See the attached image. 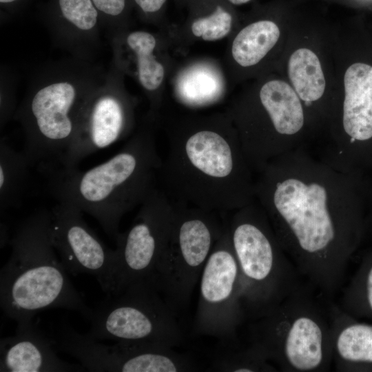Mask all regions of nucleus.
<instances>
[{"label":"nucleus","instance_id":"nucleus-20","mask_svg":"<svg viewBox=\"0 0 372 372\" xmlns=\"http://www.w3.org/2000/svg\"><path fill=\"white\" fill-rule=\"evenodd\" d=\"M178 92L185 101L203 104L216 99L223 92L220 75L206 65H196L185 70L179 77Z\"/></svg>","mask_w":372,"mask_h":372},{"label":"nucleus","instance_id":"nucleus-7","mask_svg":"<svg viewBox=\"0 0 372 372\" xmlns=\"http://www.w3.org/2000/svg\"><path fill=\"white\" fill-rule=\"evenodd\" d=\"M174 204L172 229L150 280L177 313L189 303L203 267L226 225L221 224L218 212Z\"/></svg>","mask_w":372,"mask_h":372},{"label":"nucleus","instance_id":"nucleus-8","mask_svg":"<svg viewBox=\"0 0 372 372\" xmlns=\"http://www.w3.org/2000/svg\"><path fill=\"white\" fill-rule=\"evenodd\" d=\"M91 329L96 340L174 347L183 341L176 313L151 280L129 285L92 309Z\"/></svg>","mask_w":372,"mask_h":372},{"label":"nucleus","instance_id":"nucleus-6","mask_svg":"<svg viewBox=\"0 0 372 372\" xmlns=\"http://www.w3.org/2000/svg\"><path fill=\"white\" fill-rule=\"evenodd\" d=\"M250 338L282 371H327L332 363L330 311L302 287L256 319Z\"/></svg>","mask_w":372,"mask_h":372},{"label":"nucleus","instance_id":"nucleus-23","mask_svg":"<svg viewBox=\"0 0 372 372\" xmlns=\"http://www.w3.org/2000/svg\"><path fill=\"white\" fill-rule=\"evenodd\" d=\"M231 16L218 6L209 16L198 19L192 25V33L203 40L211 41L225 37L231 27Z\"/></svg>","mask_w":372,"mask_h":372},{"label":"nucleus","instance_id":"nucleus-16","mask_svg":"<svg viewBox=\"0 0 372 372\" xmlns=\"http://www.w3.org/2000/svg\"><path fill=\"white\" fill-rule=\"evenodd\" d=\"M332 362L338 371L352 370L355 366L372 364V325L355 322L349 314L332 306Z\"/></svg>","mask_w":372,"mask_h":372},{"label":"nucleus","instance_id":"nucleus-26","mask_svg":"<svg viewBox=\"0 0 372 372\" xmlns=\"http://www.w3.org/2000/svg\"><path fill=\"white\" fill-rule=\"evenodd\" d=\"M362 280L363 298L368 309L372 312V264L369 267Z\"/></svg>","mask_w":372,"mask_h":372},{"label":"nucleus","instance_id":"nucleus-11","mask_svg":"<svg viewBox=\"0 0 372 372\" xmlns=\"http://www.w3.org/2000/svg\"><path fill=\"white\" fill-rule=\"evenodd\" d=\"M52 340L56 349L77 359L89 371L184 372L195 369L190 358L172 347L127 342L106 345L67 324L61 326Z\"/></svg>","mask_w":372,"mask_h":372},{"label":"nucleus","instance_id":"nucleus-1","mask_svg":"<svg viewBox=\"0 0 372 372\" xmlns=\"http://www.w3.org/2000/svg\"><path fill=\"white\" fill-rule=\"evenodd\" d=\"M369 174L340 171L307 147L256 175V200L299 273L327 296L342 284L367 215Z\"/></svg>","mask_w":372,"mask_h":372},{"label":"nucleus","instance_id":"nucleus-29","mask_svg":"<svg viewBox=\"0 0 372 372\" xmlns=\"http://www.w3.org/2000/svg\"><path fill=\"white\" fill-rule=\"evenodd\" d=\"M231 3L235 5H240L245 3H247L248 1L251 0H229Z\"/></svg>","mask_w":372,"mask_h":372},{"label":"nucleus","instance_id":"nucleus-4","mask_svg":"<svg viewBox=\"0 0 372 372\" xmlns=\"http://www.w3.org/2000/svg\"><path fill=\"white\" fill-rule=\"evenodd\" d=\"M51 211L39 209L23 220L10 240L12 253L0 272V304L17 322L39 311L62 308L90 320L92 309L71 283L50 238Z\"/></svg>","mask_w":372,"mask_h":372},{"label":"nucleus","instance_id":"nucleus-12","mask_svg":"<svg viewBox=\"0 0 372 372\" xmlns=\"http://www.w3.org/2000/svg\"><path fill=\"white\" fill-rule=\"evenodd\" d=\"M259 103L266 123L241 143L244 154L256 172L262 170L279 156L308 148L304 135V107L295 90L282 81H268L260 90Z\"/></svg>","mask_w":372,"mask_h":372},{"label":"nucleus","instance_id":"nucleus-30","mask_svg":"<svg viewBox=\"0 0 372 372\" xmlns=\"http://www.w3.org/2000/svg\"><path fill=\"white\" fill-rule=\"evenodd\" d=\"M14 1H16V0H0V2L1 3H10V2H12Z\"/></svg>","mask_w":372,"mask_h":372},{"label":"nucleus","instance_id":"nucleus-27","mask_svg":"<svg viewBox=\"0 0 372 372\" xmlns=\"http://www.w3.org/2000/svg\"><path fill=\"white\" fill-rule=\"evenodd\" d=\"M145 12H154L161 9L166 0H134Z\"/></svg>","mask_w":372,"mask_h":372},{"label":"nucleus","instance_id":"nucleus-21","mask_svg":"<svg viewBox=\"0 0 372 372\" xmlns=\"http://www.w3.org/2000/svg\"><path fill=\"white\" fill-rule=\"evenodd\" d=\"M127 43L136 55L141 85L149 91L156 90L163 80L165 72L162 64L153 55L155 38L148 32L136 31L128 35Z\"/></svg>","mask_w":372,"mask_h":372},{"label":"nucleus","instance_id":"nucleus-28","mask_svg":"<svg viewBox=\"0 0 372 372\" xmlns=\"http://www.w3.org/2000/svg\"><path fill=\"white\" fill-rule=\"evenodd\" d=\"M366 218H368V220L371 221V223H372V180H371V183L370 194H369V205H368V210H367Z\"/></svg>","mask_w":372,"mask_h":372},{"label":"nucleus","instance_id":"nucleus-9","mask_svg":"<svg viewBox=\"0 0 372 372\" xmlns=\"http://www.w3.org/2000/svg\"><path fill=\"white\" fill-rule=\"evenodd\" d=\"M176 215L174 203L156 188L139 206L131 226L116 240V265L111 293L153 276L168 241Z\"/></svg>","mask_w":372,"mask_h":372},{"label":"nucleus","instance_id":"nucleus-15","mask_svg":"<svg viewBox=\"0 0 372 372\" xmlns=\"http://www.w3.org/2000/svg\"><path fill=\"white\" fill-rule=\"evenodd\" d=\"M52 340L32 320L17 322L15 333L0 342L1 372L83 371L85 368L60 359Z\"/></svg>","mask_w":372,"mask_h":372},{"label":"nucleus","instance_id":"nucleus-10","mask_svg":"<svg viewBox=\"0 0 372 372\" xmlns=\"http://www.w3.org/2000/svg\"><path fill=\"white\" fill-rule=\"evenodd\" d=\"M199 281L194 332L224 341L234 340L245 311L240 273L227 225L211 252Z\"/></svg>","mask_w":372,"mask_h":372},{"label":"nucleus","instance_id":"nucleus-17","mask_svg":"<svg viewBox=\"0 0 372 372\" xmlns=\"http://www.w3.org/2000/svg\"><path fill=\"white\" fill-rule=\"evenodd\" d=\"M29 165L23 152L4 141L0 144V210L2 214L20 207L29 176Z\"/></svg>","mask_w":372,"mask_h":372},{"label":"nucleus","instance_id":"nucleus-25","mask_svg":"<svg viewBox=\"0 0 372 372\" xmlns=\"http://www.w3.org/2000/svg\"><path fill=\"white\" fill-rule=\"evenodd\" d=\"M94 6L105 14L116 16L125 8V0H92Z\"/></svg>","mask_w":372,"mask_h":372},{"label":"nucleus","instance_id":"nucleus-3","mask_svg":"<svg viewBox=\"0 0 372 372\" xmlns=\"http://www.w3.org/2000/svg\"><path fill=\"white\" fill-rule=\"evenodd\" d=\"M162 160L154 136L145 131L89 169L60 167L43 175L58 203L72 205L92 216L116 242L123 216L157 188Z\"/></svg>","mask_w":372,"mask_h":372},{"label":"nucleus","instance_id":"nucleus-13","mask_svg":"<svg viewBox=\"0 0 372 372\" xmlns=\"http://www.w3.org/2000/svg\"><path fill=\"white\" fill-rule=\"evenodd\" d=\"M75 206L58 203L51 210L50 238L66 271L94 276L110 295L116 265L115 249L108 248Z\"/></svg>","mask_w":372,"mask_h":372},{"label":"nucleus","instance_id":"nucleus-18","mask_svg":"<svg viewBox=\"0 0 372 372\" xmlns=\"http://www.w3.org/2000/svg\"><path fill=\"white\" fill-rule=\"evenodd\" d=\"M288 72L298 96L307 107L323 95L325 80L316 54L307 48H300L290 56Z\"/></svg>","mask_w":372,"mask_h":372},{"label":"nucleus","instance_id":"nucleus-14","mask_svg":"<svg viewBox=\"0 0 372 372\" xmlns=\"http://www.w3.org/2000/svg\"><path fill=\"white\" fill-rule=\"evenodd\" d=\"M125 106L115 96H99L80 108L74 137L61 167H76L87 156L125 136Z\"/></svg>","mask_w":372,"mask_h":372},{"label":"nucleus","instance_id":"nucleus-5","mask_svg":"<svg viewBox=\"0 0 372 372\" xmlns=\"http://www.w3.org/2000/svg\"><path fill=\"white\" fill-rule=\"evenodd\" d=\"M227 225L240 273L245 313L256 320L302 288L299 272L256 200L234 211Z\"/></svg>","mask_w":372,"mask_h":372},{"label":"nucleus","instance_id":"nucleus-19","mask_svg":"<svg viewBox=\"0 0 372 372\" xmlns=\"http://www.w3.org/2000/svg\"><path fill=\"white\" fill-rule=\"evenodd\" d=\"M279 37V28L273 21L263 20L249 24L235 37L232 56L243 67L254 65L275 45Z\"/></svg>","mask_w":372,"mask_h":372},{"label":"nucleus","instance_id":"nucleus-24","mask_svg":"<svg viewBox=\"0 0 372 372\" xmlns=\"http://www.w3.org/2000/svg\"><path fill=\"white\" fill-rule=\"evenodd\" d=\"M63 17L82 30H89L96 23L97 11L91 0H59Z\"/></svg>","mask_w":372,"mask_h":372},{"label":"nucleus","instance_id":"nucleus-22","mask_svg":"<svg viewBox=\"0 0 372 372\" xmlns=\"http://www.w3.org/2000/svg\"><path fill=\"white\" fill-rule=\"evenodd\" d=\"M212 371L222 372H273L277 368L255 346L223 353L213 362Z\"/></svg>","mask_w":372,"mask_h":372},{"label":"nucleus","instance_id":"nucleus-2","mask_svg":"<svg viewBox=\"0 0 372 372\" xmlns=\"http://www.w3.org/2000/svg\"><path fill=\"white\" fill-rule=\"evenodd\" d=\"M203 124L171 134L159 173L161 189L174 203L218 213L256 201V174L237 130L225 123Z\"/></svg>","mask_w":372,"mask_h":372}]
</instances>
